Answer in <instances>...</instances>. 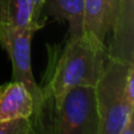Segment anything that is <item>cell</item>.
I'll list each match as a JSON object with an SVG mask.
<instances>
[{
  "instance_id": "9c48e42d",
  "label": "cell",
  "mask_w": 134,
  "mask_h": 134,
  "mask_svg": "<svg viewBox=\"0 0 134 134\" xmlns=\"http://www.w3.org/2000/svg\"><path fill=\"white\" fill-rule=\"evenodd\" d=\"M0 134H35L30 118H15L0 121Z\"/></svg>"
},
{
  "instance_id": "3957f363",
  "label": "cell",
  "mask_w": 134,
  "mask_h": 134,
  "mask_svg": "<svg viewBox=\"0 0 134 134\" xmlns=\"http://www.w3.org/2000/svg\"><path fill=\"white\" fill-rule=\"evenodd\" d=\"M134 0H83V34L106 46L107 54L134 60Z\"/></svg>"
},
{
  "instance_id": "8992f818",
  "label": "cell",
  "mask_w": 134,
  "mask_h": 134,
  "mask_svg": "<svg viewBox=\"0 0 134 134\" xmlns=\"http://www.w3.org/2000/svg\"><path fill=\"white\" fill-rule=\"evenodd\" d=\"M32 115L33 99L24 83L13 80L0 86V121Z\"/></svg>"
},
{
  "instance_id": "52a82bcc",
  "label": "cell",
  "mask_w": 134,
  "mask_h": 134,
  "mask_svg": "<svg viewBox=\"0 0 134 134\" xmlns=\"http://www.w3.org/2000/svg\"><path fill=\"white\" fill-rule=\"evenodd\" d=\"M41 16H52L54 21H67L68 37L83 34V0H45Z\"/></svg>"
},
{
  "instance_id": "277c9868",
  "label": "cell",
  "mask_w": 134,
  "mask_h": 134,
  "mask_svg": "<svg viewBox=\"0 0 134 134\" xmlns=\"http://www.w3.org/2000/svg\"><path fill=\"white\" fill-rule=\"evenodd\" d=\"M99 125L94 86H75L45 115L38 133L99 134Z\"/></svg>"
},
{
  "instance_id": "6da1fadb",
  "label": "cell",
  "mask_w": 134,
  "mask_h": 134,
  "mask_svg": "<svg viewBox=\"0 0 134 134\" xmlns=\"http://www.w3.org/2000/svg\"><path fill=\"white\" fill-rule=\"evenodd\" d=\"M46 71L39 85L41 105L38 116L32 121L35 133L42 119L60 102L63 95L75 86H94L107 59L106 46L86 34L68 37L61 44H47Z\"/></svg>"
},
{
  "instance_id": "30bf717a",
  "label": "cell",
  "mask_w": 134,
  "mask_h": 134,
  "mask_svg": "<svg viewBox=\"0 0 134 134\" xmlns=\"http://www.w3.org/2000/svg\"><path fill=\"white\" fill-rule=\"evenodd\" d=\"M31 1L33 4V18L35 23H38L41 19V8L45 0H31Z\"/></svg>"
},
{
  "instance_id": "ba28073f",
  "label": "cell",
  "mask_w": 134,
  "mask_h": 134,
  "mask_svg": "<svg viewBox=\"0 0 134 134\" xmlns=\"http://www.w3.org/2000/svg\"><path fill=\"white\" fill-rule=\"evenodd\" d=\"M44 19L47 18L41 16L40 21ZM38 23L33 18L31 0H0V31L6 28L20 30Z\"/></svg>"
},
{
  "instance_id": "7a4b0ae2",
  "label": "cell",
  "mask_w": 134,
  "mask_h": 134,
  "mask_svg": "<svg viewBox=\"0 0 134 134\" xmlns=\"http://www.w3.org/2000/svg\"><path fill=\"white\" fill-rule=\"evenodd\" d=\"M94 91L99 134H134V60L107 55Z\"/></svg>"
},
{
  "instance_id": "5b68a950",
  "label": "cell",
  "mask_w": 134,
  "mask_h": 134,
  "mask_svg": "<svg viewBox=\"0 0 134 134\" xmlns=\"http://www.w3.org/2000/svg\"><path fill=\"white\" fill-rule=\"evenodd\" d=\"M47 19L26 28L0 31V46L8 54L12 63V75L14 81L24 83L33 99V115L31 121L38 116L41 105V91L32 72L31 44L35 32L45 26Z\"/></svg>"
}]
</instances>
